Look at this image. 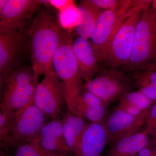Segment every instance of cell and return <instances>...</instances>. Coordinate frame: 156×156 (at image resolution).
I'll return each instance as SVG.
<instances>
[{
    "label": "cell",
    "instance_id": "6da1fadb",
    "mask_svg": "<svg viewBox=\"0 0 156 156\" xmlns=\"http://www.w3.org/2000/svg\"><path fill=\"white\" fill-rule=\"evenodd\" d=\"M58 20L48 9L38 11L29 32L28 40L35 80L53 69L52 62L61 38Z\"/></svg>",
    "mask_w": 156,
    "mask_h": 156
},
{
    "label": "cell",
    "instance_id": "7a4b0ae2",
    "mask_svg": "<svg viewBox=\"0 0 156 156\" xmlns=\"http://www.w3.org/2000/svg\"><path fill=\"white\" fill-rule=\"evenodd\" d=\"M73 42L69 32L61 30L60 43L53 56L52 65L61 82L65 102L69 112L74 114L76 103L83 85L73 51Z\"/></svg>",
    "mask_w": 156,
    "mask_h": 156
},
{
    "label": "cell",
    "instance_id": "3957f363",
    "mask_svg": "<svg viewBox=\"0 0 156 156\" xmlns=\"http://www.w3.org/2000/svg\"><path fill=\"white\" fill-rule=\"evenodd\" d=\"M152 1H147L137 21L131 56L122 67L125 72L156 66V20L151 10Z\"/></svg>",
    "mask_w": 156,
    "mask_h": 156
},
{
    "label": "cell",
    "instance_id": "277c9868",
    "mask_svg": "<svg viewBox=\"0 0 156 156\" xmlns=\"http://www.w3.org/2000/svg\"><path fill=\"white\" fill-rule=\"evenodd\" d=\"M137 2V1H121L116 6L99 15L89 39L101 62L106 60L114 37Z\"/></svg>",
    "mask_w": 156,
    "mask_h": 156
},
{
    "label": "cell",
    "instance_id": "5b68a950",
    "mask_svg": "<svg viewBox=\"0 0 156 156\" xmlns=\"http://www.w3.org/2000/svg\"><path fill=\"white\" fill-rule=\"evenodd\" d=\"M133 82L122 70L101 68L82 89L97 96L106 107L132 91Z\"/></svg>",
    "mask_w": 156,
    "mask_h": 156
},
{
    "label": "cell",
    "instance_id": "8992f818",
    "mask_svg": "<svg viewBox=\"0 0 156 156\" xmlns=\"http://www.w3.org/2000/svg\"><path fill=\"white\" fill-rule=\"evenodd\" d=\"M147 1H137L136 5L122 23L114 37L105 62L108 68L119 69L129 61L134 43L136 24Z\"/></svg>",
    "mask_w": 156,
    "mask_h": 156
},
{
    "label": "cell",
    "instance_id": "52a82bcc",
    "mask_svg": "<svg viewBox=\"0 0 156 156\" xmlns=\"http://www.w3.org/2000/svg\"><path fill=\"white\" fill-rule=\"evenodd\" d=\"M46 117L31 101L9 120V144L17 147L31 141L47 122Z\"/></svg>",
    "mask_w": 156,
    "mask_h": 156
},
{
    "label": "cell",
    "instance_id": "ba28073f",
    "mask_svg": "<svg viewBox=\"0 0 156 156\" xmlns=\"http://www.w3.org/2000/svg\"><path fill=\"white\" fill-rule=\"evenodd\" d=\"M25 24L0 21V74L5 76L16 69L27 42Z\"/></svg>",
    "mask_w": 156,
    "mask_h": 156
},
{
    "label": "cell",
    "instance_id": "9c48e42d",
    "mask_svg": "<svg viewBox=\"0 0 156 156\" xmlns=\"http://www.w3.org/2000/svg\"><path fill=\"white\" fill-rule=\"evenodd\" d=\"M44 75L37 85L34 104L46 116L52 119H58L65 101L61 82L53 69Z\"/></svg>",
    "mask_w": 156,
    "mask_h": 156
},
{
    "label": "cell",
    "instance_id": "30bf717a",
    "mask_svg": "<svg viewBox=\"0 0 156 156\" xmlns=\"http://www.w3.org/2000/svg\"><path fill=\"white\" fill-rule=\"evenodd\" d=\"M149 111L140 115L134 116L116 108L110 114L108 115L104 121L108 144L139 131L140 128L145 125Z\"/></svg>",
    "mask_w": 156,
    "mask_h": 156
},
{
    "label": "cell",
    "instance_id": "8fae6325",
    "mask_svg": "<svg viewBox=\"0 0 156 156\" xmlns=\"http://www.w3.org/2000/svg\"><path fill=\"white\" fill-rule=\"evenodd\" d=\"M108 144V137L104 122L89 123L73 154L75 156H101Z\"/></svg>",
    "mask_w": 156,
    "mask_h": 156
},
{
    "label": "cell",
    "instance_id": "7c38bea8",
    "mask_svg": "<svg viewBox=\"0 0 156 156\" xmlns=\"http://www.w3.org/2000/svg\"><path fill=\"white\" fill-rule=\"evenodd\" d=\"M72 47L82 80L86 83L97 73L100 57L88 39L78 37L73 42Z\"/></svg>",
    "mask_w": 156,
    "mask_h": 156
},
{
    "label": "cell",
    "instance_id": "4fadbf2b",
    "mask_svg": "<svg viewBox=\"0 0 156 156\" xmlns=\"http://www.w3.org/2000/svg\"><path fill=\"white\" fill-rule=\"evenodd\" d=\"M31 141L38 143L46 150L66 156L71 153L65 140L61 120L47 122Z\"/></svg>",
    "mask_w": 156,
    "mask_h": 156
},
{
    "label": "cell",
    "instance_id": "5bb4252c",
    "mask_svg": "<svg viewBox=\"0 0 156 156\" xmlns=\"http://www.w3.org/2000/svg\"><path fill=\"white\" fill-rule=\"evenodd\" d=\"M37 84L32 83L22 87L3 90L2 112L9 122L14 114L34 100Z\"/></svg>",
    "mask_w": 156,
    "mask_h": 156
},
{
    "label": "cell",
    "instance_id": "9a60e30c",
    "mask_svg": "<svg viewBox=\"0 0 156 156\" xmlns=\"http://www.w3.org/2000/svg\"><path fill=\"white\" fill-rule=\"evenodd\" d=\"M149 140V134L144 128L112 143L106 156H136Z\"/></svg>",
    "mask_w": 156,
    "mask_h": 156
},
{
    "label": "cell",
    "instance_id": "2e32d148",
    "mask_svg": "<svg viewBox=\"0 0 156 156\" xmlns=\"http://www.w3.org/2000/svg\"><path fill=\"white\" fill-rule=\"evenodd\" d=\"M41 4V0H8L0 21L9 24H25L26 20Z\"/></svg>",
    "mask_w": 156,
    "mask_h": 156
},
{
    "label": "cell",
    "instance_id": "e0dca14e",
    "mask_svg": "<svg viewBox=\"0 0 156 156\" xmlns=\"http://www.w3.org/2000/svg\"><path fill=\"white\" fill-rule=\"evenodd\" d=\"M61 121L66 143L70 152L73 154L78 141L89 123L69 111L63 115Z\"/></svg>",
    "mask_w": 156,
    "mask_h": 156
},
{
    "label": "cell",
    "instance_id": "ac0fdd59",
    "mask_svg": "<svg viewBox=\"0 0 156 156\" xmlns=\"http://www.w3.org/2000/svg\"><path fill=\"white\" fill-rule=\"evenodd\" d=\"M80 11V22L75 27L78 37L89 39L95 27L101 11L98 10L90 0L81 1L77 6Z\"/></svg>",
    "mask_w": 156,
    "mask_h": 156
},
{
    "label": "cell",
    "instance_id": "d6986e66",
    "mask_svg": "<svg viewBox=\"0 0 156 156\" xmlns=\"http://www.w3.org/2000/svg\"><path fill=\"white\" fill-rule=\"evenodd\" d=\"M133 72L131 78L137 91L156 102V66Z\"/></svg>",
    "mask_w": 156,
    "mask_h": 156
},
{
    "label": "cell",
    "instance_id": "ffe728a7",
    "mask_svg": "<svg viewBox=\"0 0 156 156\" xmlns=\"http://www.w3.org/2000/svg\"><path fill=\"white\" fill-rule=\"evenodd\" d=\"M107 107L105 105H86L77 101L75 108V115L89 123H100L104 122L108 116Z\"/></svg>",
    "mask_w": 156,
    "mask_h": 156
},
{
    "label": "cell",
    "instance_id": "44dd1931",
    "mask_svg": "<svg viewBox=\"0 0 156 156\" xmlns=\"http://www.w3.org/2000/svg\"><path fill=\"white\" fill-rule=\"evenodd\" d=\"M32 83H37L32 69L19 68L12 71L6 76L3 90L22 87Z\"/></svg>",
    "mask_w": 156,
    "mask_h": 156
},
{
    "label": "cell",
    "instance_id": "7402d4cb",
    "mask_svg": "<svg viewBox=\"0 0 156 156\" xmlns=\"http://www.w3.org/2000/svg\"><path fill=\"white\" fill-rule=\"evenodd\" d=\"M81 17L80 11L73 3L59 12L58 20L60 26L69 30L79 24Z\"/></svg>",
    "mask_w": 156,
    "mask_h": 156
},
{
    "label": "cell",
    "instance_id": "603a6c76",
    "mask_svg": "<svg viewBox=\"0 0 156 156\" xmlns=\"http://www.w3.org/2000/svg\"><path fill=\"white\" fill-rule=\"evenodd\" d=\"M14 156H66L63 154L52 152L42 147L37 143L30 141L17 147Z\"/></svg>",
    "mask_w": 156,
    "mask_h": 156
},
{
    "label": "cell",
    "instance_id": "cb8c5ba5",
    "mask_svg": "<svg viewBox=\"0 0 156 156\" xmlns=\"http://www.w3.org/2000/svg\"><path fill=\"white\" fill-rule=\"evenodd\" d=\"M120 100L127 102L142 111L150 109L156 103L138 91L127 92Z\"/></svg>",
    "mask_w": 156,
    "mask_h": 156
},
{
    "label": "cell",
    "instance_id": "d4e9b609",
    "mask_svg": "<svg viewBox=\"0 0 156 156\" xmlns=\"http://www.w3.org/2000/svg\"><path fill=\"white\" fill-rule=\"evenodd\" d=\"M9 121L0 110V148L7 147L9 144Z\"/></svg>",
    "mask_w": 156,
    "mask_h": 156
},
{
    "label": "cell",
    "instance_id": "484cf974",
    "mask_svg": "<svg viewBox=\"0 0 156 156\" xmlns=\"http://www.w3.org/2000/svg\"><path fill=\"white\" fill-rule=\"evenodd\" d=\"M145 129L149 134L151 132L156 131V102L151 107L147 117Z\"/></svg>",
    "mask_w": 156,
    "mask_h": 156
},
{
    "label": "cell",
    "instance_id": "4316f807",
    "mask_svg": "<svg viewBox=\"0 0 156 156\" xmlns=\"http://www.w3.org/2000/svg\"><path fill=\"white\" fill-rule=\"evenodd\" d=\"M91 2L101 12L114 8L120 2L119 0H90Z\"/></svg>",
    "mask_w": 156,
    "mask_h": 156
},
{
    "label": "cell",
    "instance_id": "83f0119b",
    "mask_svg": "<svg viewBox=\"0 0 156 156\" xmlns=\"http://www.w3.org/2000/svg\"><path fill=\"white\" fill-rule=\"evenodd\" d=\"M117 108L122 110L123 111L126 112L127 113L129 114L132 115L134 116L140 115L143 114L144 113L147 112L148 110L145 111H142L136 107L132 106L131 105L129 104V103L123 101L119 100V104L117 105Z\"/></svg>",
    "mask_w": 156,
    "mask_h": 156
},
{
    "label": "cell",
    "instance_id": "f1b7e54d",
    "mask_svg": "<svg viewBox=\"0 0 156 156\" xmlns=\"http://www.w3.org/2000/svg\"><path fill=\"white\" fill-rule=\"evenodd\" d=\"M49 4L57 9L58 12L74 3L72 1L68 0H49Z\"/></svg>",
    "mask_w": 156,
    "mask_h": 156
},
{
    "label": "cell",
    "instance_id": "f546056e",
    "mask_svg": "<svg viewBox=\"0 0 156 156\" xmlns=\"http://www.w3.org/2000/svg\"><path fill=\"white\" fill-rule=\"evenodd\" d=\"M154 147V144L150 138L147 145L140 151L136 156H152Z\"/></svg>",
    "mask_w": 156,
    "mask_h": 156
},
{
    "label": "cell",
    "instance_id": "4dcf8cb0",
    "mask_svg": "<svg viewBox=\"0 0 156 156\" xmlns=\"http://www.w3.org/2000/svg\"><path fill=\"white\" fill-rule=\"evenodd\" d=\"M5 77L0 74V110L2 111V104L3 89H4V81Z\"/></svg>",
    "mask_w": 156,
    "mask_h": 156
},
{
    "label": "cell",
    "instance_id": "1f68e13d",
    "mask_svg": "<svg viewBox=\"0 0 156 156\" xmlns=\"http://www.w3.org/2000/svg\"><path fill=\"white\" fill-rule=\"evenodd\" d=\"M0 156H13L7 149V147L0 148Z\"/></svg>",
    "mask_w": 156,
    "mask_h": 156
},
{
    "label": "cell",
    "instance_id": "d6a6232c",
    "mask_svg": "<svg viewBox=\"0 0 156 156\" xmlns=\"http://www.w3.org/2000/svg\"><path fill=\"white\" fill-rule=\"evenodd\" d=\"M151 10L156 20V0L152 1L151 4Z\"/></svg>",
    "mask_w": 156,
    "mask_h": 156
},
{
    "label": "cell",
    "instance_id": "836d02e7",
    "mask_svg": "<svg viewBox=\"0 0 156 156\" xmlns=\"http://www.w3.org/2000/svg\"><path fill=\"white\" fill-rule=\"evenodd\" d=\"M150 138L156 147V131H153L149 134Z\"/></svg>",
    "mask_w": 156,
    "mask_h": 156
},
{
    "label": "cell",
    "instance_id": "e575fe53",
    "mask_svg": "<svg viewBox=\"0 0 156 156\" xmlns=\"http://www.w3.org/2000/svg\"><path fill=\"white\" fill-rule=\"evenodd\" d=\"M8 0H0V17L2 15L3 8L5 5L6 2Z\"/></svg>",
    "mask_w": 156,
    "mask_h": 156
},
{
    "label": "cell",
    "instance_id": "d590c367",
    "mask_svg": "<svg viewBox=\"0 0 156 156\" xmlns=\"http://www.w3.org/2000/svg\"><path fill=\"white\" fill-rule=\"evenodd\" d=\"M156 156V147L154 145V148L152 156Z\"/></svg>",
    "mask_w": 156,
    "mask_h": 156
}]
</instances>
